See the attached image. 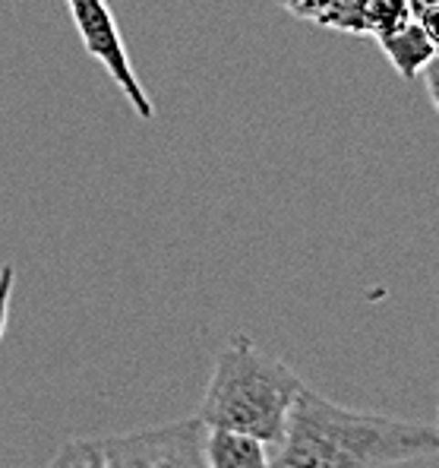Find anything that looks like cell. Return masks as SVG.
Instances as JSON below:
<instances>
[{
    "label": "cell",
    "mask_w": 439,
    "mask_h": 468,
    "mask_svg": "<svg viewBox=\"0 0 439 468\" xmlns=\"http://www.w3.org/2000/svg\"><path fill=\"white\" fill-rule=\"evenodd\" d=\"M380 48L402 80H417L423 67L436 58L434 45H430L427 32H423V26L417 23V19H411V23L404 26L402 32H395V36L382 38Z\"/></svg>",
    "instance_id": "6"
},
{
    "label": "cell",
    "mask_w": 439,
    "mask_h": 468,
    "mask_svg": "<svg viewBox=\"0 0 439 468\" xmlns=\"http://www.w3.org/2000/svg\"><path fill=\"white\" fill-rule=\"evenodd\" d=\"M300 389L304 380L281 357L237 333L218 351L196 418L209 431L246 433L276 450Z\"/></svg>",
    "instance_id": "2"
},
{
    "label": "cell",
    "mask_w": 439,
    "mask_h": 468,
    "mask_svg": "<svg viewBox=\"0 0 439 468\" xmlns=\"http://www.w3.org/2000/svg\"><path fill=\"white\" fill-rule=\"evenodd\" d=\"M317 26L345 36H367V0H329L317 16Z\"/></svg>",
    "instance_id": "8"
},
{
    "label": "cell",
    "mask_w": 439,
    "mask_h": 468,
    "mask_svg": "<svg viewBox=\"0 0 439 468\" xmlns=\"http://www.w3.org/2000/svg\"><path fill=\"white\" fill-rule=\"evenodd\" d=\"M209 428L200 418H183L162 428L101 440L108 468H209Z\"/></svg>",
    "instance_id": "3"
},
{
    "label": "cell",
    "mask_w": 439,
    "mask_h": 468,
    "mask_svg": "<svg viewBox=\"0 0 439 468\" xmlns=\"http://www.w3.org/2000/svg\"><path fill=\"white\" fill-rule=\"evenodd\" d=\"M417 23L423 26V32H427L430 45H434V51L439 58V6H430L427 13H421V16H417Z\"/></svg>",
    "instance_id": "12"
},
{
    "label": "cell",
    "mask_w": 439,
    "mask_h": 468,
    "mask_svg": "<svg viewBox=\"0 0 439 468\" xmlns=\"http://www.w3.org/2000/svg\"><path fill=\"white\" fill-rule=\"evenodd\" d=\"M13 288H16V270H13V263H4L0 266V339H4L6 320H10Z\"/></svg>",
    "instance_id": "10"
},
{
    "label": "cell",
    "mask_w": 439,
    "mask_h": 468,
    "mask_svg": "<svg viewBox=\"0 0 439 468\" xmlns=\"http://www.w3.org/2000/svg\"><path fill=\"white\" fill-rule=\"evenodd\" d=\"M414 19L408 0H367V36L382 41Z\"/></svg>",
    "instance_id": "7"
},
{
    "label": "cell",
    "mask_w": 439,
    "mask_h": 468,
    "mask_svg": "<svg viewBox=\"0 0 439 468\" xmlns=\"http://www.w3.org/2000/svg\"><path fill=\"white\" fill-rule=\"evenodd\" d=\"M64 4H67V10H70V19H73V26H77L89 58H95L111 73V80L118 82V89L127 95L136 117L152 121V114H155L152 99L146 95V86H142L133 64H130L127 45H123L118 19H114L108 0H64Z\"/></svg>",
    "instance_id": "4"
},
{
    "label": "cell",
    "mask_w": 439,
    "mask_h": 468,
    "mask_svg": "<svg viewBox=\"0 0 439 468\" xmlns=\"http://www.w3.org/2000/svg\"><path fill=\"white\" fill-rule=\"evenodd\" d=\"M436 452L439 437L427 424L345 409L304 383L272 468H389Z\"/></svg>",
    "instance_id": "1"
},
{
    "label": "cell",
    "mask_w": 439,
    "mask_h": 468,
    "mask_svg": "<svg viewBox=\"0 0 439 468\" xmlns=\"http://www.w3.org/2000/svg\"><path fill=\"white\" fill-rule=\"evenodd\" d=\"M205 456H209V468H272L269 446L235 431H209Z\"/></svg>",
    "instance_id": "5"
},
{
    "label": "cell",
    "mask_w": 439,
    "mask_h": 468,
    "mask_svg": "<svg viewBox=\"0 0 439 468\" xmlns=\"http://www.w3.org/2000/svg\"><path fill=\"white\" fill-rule=\"evenodd\" d=\"M434 431H436V437H439V411H436V428Z\"/></svg>",
    "instance_id": "14"
},
{
    "label": "cell",
    "mask_w": 439,
    "mask_h": 468,
    "mask_svg": "<svg viewBox=\"0 0 439 468\" xmlns=\"http://www.w3.org/2000/svg\"><path fill=\"white\" fill-rule=\"evenodd\" d=\"M329 0H281V6H285L291 16L298 19H310V23H317V16L322 13V6H326Z\"/></svg>",
    "instance_id": "11"
},
{
    "label": "cell",
    "mask_w": 439,
    "mask_h": 468,
    "mask_svg": "<svg viewBox=\"0 0 439 468\" xmlns=\"http://www.w3.org/2000/svg\"><path fill=\"white\" fill-rule=\"evenodd\" d=\"M421 77H423V86H427L430 101H434V108L439 112V58H434L427 67H423Z\"/></svg>",
    "instance_id": "13"
},
{
    "label": "cell",
    "mask_w": 439,
    "mask_h": 468,
    "mask_svg": "<svg viewBox=\"0 0 439 468\" xmlns=\"http://www.w3.org/2000/svg\"><path fill=\"white\" fill-rule=\"evenodd\" d=\"M47 468H108L105 452H101V440H92V437L67 440L51 456Z\"/></svg>",
    "instance_id": "9"
}]
</instances>
